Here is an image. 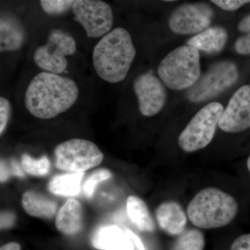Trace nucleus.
<instances>
[{"label":"nucleus","mask_w":250,"mask_h":250,"mask_svg":"<svg viewBox=\"0 0 250 250\" xmlns=\"http://www.w3.org/2000/svg\"><path fill=\"white\" fill-rule=\"evenodd\" d=\"M247 165H248V169H249L250 172V156L249 159H248V162H247Z\"/></svg>","instance_id":"obj_34"},{"label":"nucleus","mask_w":250,"mask_h":250,"mask_svg":"<svg viewBox=\"0 0 250 250\" xmlns=\"http://www.w3.org/2000/svg\"><path fill=\"white\" fill-rule=\"evenodd\" d=\"M212 2L220 9L228 11H233L240 9L245 4H249V0H213Z\"/></svg>","instance_id":"obj_26"},{"label":"nucleus","mask_w":250,"mask_h":250,"mask_svg":"<svg viewBox=\"0 0 250 250\" xmlns=\"http://www.w3.org/2000/svg\"><path fill=\"white\" fill-rule=\"evenodd\" d=\"M228 37V33L223 28H208L189 39L187 45L207 53H217L226 45Z\"/></svg>","instance_id":"obj_18"},{"label":"nucleus","mask_w":250,"mask_h":250,"mask_svg":"<svg viewBox=\"0 0 250 250\" xmlns=\"http://www.w3.org/2000/svg\"><path fill=\"white\" fill-rule=\"evenodd\" d=\"M99 250H134V245L125 231L116 225H104L94 233L91 241Z\"/></svg>","instance_id":"obj_14"},{"label":"nucleus","mask_w":250,"mask_h":250,"mask_svg":"<svg viewBox=\"0 0 250 250\" xmlns=\"http://www.w3.org/2000/svg\"><path fill=\"white\" fill-rule=\"evenodd\" d=\"M223 111L221 104L212 103L197 112L179 135L181 149L186 152H193L207 147L214 137Z\"/></svg>","instance_id":"obj_5"},{"label":"nucleus","mask_w":250,"mask_h":250,"mask_svg":"<svg viewBox=\"0 0 250 250\" xmlns=\"http://www.w3.org/2000/svg\"><path fill=\"white\" fill-rule=\"evenodd\" d=\"M213 11L208 5L202 3L181 5L172 11L169 27L179 35L200 34L208 29Z\"/></svg>","instance_id":"obj_10"},{"label":"nucleus","mask_w":250,"mask_h":250,"mask_svg":"<svg viewBox=\"0 0 250 250\" xmlns=\"http://www.w3.org/2000/svg\"><path fill=\"white\" fill-rule=\"evenodd\" d=\"M134 90L139 111L143 116H156L165 106L167 91L162 81L151 73H144L136 79Z\"/></svg>","instance_id":"obj_11"},{"label":"nucleus","mask_w":250,"mask_h":250,"mask_svg":"<svg viewBox=\"0 0 250 250\" xmlns=\"http://www.w3.org/2000/svg\"><path fill=\"white\" fill-rule=\"evenodd\" d=\"M201 74L200 52L190 45L174 49L161 61L158 75L164 85L174 90L191 88Z\"/></svg>","instance_id":"obj_4"},{"label":"nucleus","mask_w":250,"mask_h":250,"mask_svg":"<svg viewBox=\"0 0 250 250\" xmlns=\"http://www.w3.org/2000/svg\"><path fill=\"white\" fill-rule=\"evenodd\" d=\"M0 250H21V247L16 242H11L1 246Z\"/></svg>","instance_id":"obj_33"},{"label":"nucleus","mask_w":250,"mask_h":250,"mask_svg":"<svg viewBox=\"0 0 250 250\" xmlns=\"http://www.w3.org/2000/svg\"><path fill=\"white\" fill-rule=\"evenodd\" d=\"M55 165L61 170L84 172L103 162L104 154L95 143L73 139L59 144L54 151Z\"/></svg>","instance_id":"obj_6"},{"label":"nucleus","mask_w":250,"mask_h":250,"mask_svg":"<svg viewBox=\"0 0 250 250\" xmlns=\"http://www.w3.org/2000/svg\"><path fill=\"white\" fill-rule=\"evenodd\" d=\"M15 221H16V216L14 213L9 211L1 212V229H6L14 226Z\"/></svg>","instance_id":"obj_29"},{"label":"nucleus","mask_w":250,"mask_h":250,"mask_svg":"<svg viewBox=\"0 0 250 250\" xmlns=\"http://www.w3.org/2000/svg\"><path fill=\"white\" fill-rule=\"evenodd\" d=\"M238 208L234 197L216 188L208 187L192 199L187 213L195 226L209 229L229 225L236 217Z\"/></svg>","instance_id":"obj_3"},{"label":"nucleus","mask_w":250,"mask_h":250,"mask_svg":"<svg viewBox=\"0 0 250 250\" xmlns=\"http://www.w3.org/2000/svg\"><path fill=\"white\" fill-rule=\"evenodd\" d=\"M74 20L89 38L102 37L111 31L113 14L111 6L100 0H76L72 8Z\"/></svg>","instance_id":"obj_9"},{"label":"nucleus","mask_w":250,"mask_h":250,"mask_svg":"<svg viewBox=\"0 0 250 250\" xmlns=\"http://www.w3.org/2000/svg\"><path fill=\"white\" fill-rule=\"evenodd\" d=\"M235 49L242 55L250 54V32L240 37L235 42Z\"/></svg>","instance_id":"obj_27"},{"label":"nucleus","mask_w":250,"mask_h":250,"mask_svg":"<svg viewBox=\"0 0 250 250\" xmlns=\"http://www.w3.org/2000/svg\"><path fill=\"white\" fill-rule=\"evenodd\" d=\"M238 79V68L233 62H219L189 89L188 98L192 103L207 101L234 84Z\"/></svg>","instance_id":"obj_8"},{"label":"nucleus","mask_w":250,"mask_h":250,"mask_svg":"<svg viewBox=\"0 0 250 250\" xmlns=\"http://www.w3.org/2000/svg\"><path fill=\"white\" fill-rule=\"evenodd\" d=\"M21 203L27 214L35 218H53L58 208L57 202L54 200L34 190L24 192Z\"/></svg>","instance_id":"obj_17"},{"label":"nucleus","mask_w":250,"mask_h":250,"mask_svg":"<svg viewBox=\"0 0 250 250\" xmlns=\"http://www.w3.org/2000/svg\"><path fill=\"white\" fill-rule=\"evenodd\" d=\"M11 175L9 166H6L4 161H1V182H5Z\"/></svg>","instance_id":"obj_32"},{"label":"nucleus","mask_w":250,"mask_h":250,"mask_svg":"<svg viewBox=\"0 0 250 250\" xmlns=\"http://www.w3.org/2000/svg\"><path fill=\"white\" fill-rule=\"evenodd\" d=\"M156 217L161 229L174 236L183 232L187 223L183 208L174 201L164 202L159 205L156 208Z\"/></svg>","instance_id":"obj_15"},{"label":"nucleus","mask_w":250,"mask_h":250,"mask_svg":"<svg viewBox=\"0 0 250 250\" xmlns=\"http://www.w3.org/2000/svg\"><path fill=\"white\" fill-rule=\"evenodd\" d=\"M25 29L21 21L11 15H1L0 20V52H14L25 41Z\"/></svg>","instance_id":"obj_16"},{"label":"nucleus","mask_w":250,"mask_h":250,"mask_svg":"<svg viewBox=\"0 0 250 250\" xmlns=\"http://www.w3.org/2000/svg\"><path fill=\"white\" fill-rule=\"evenodd\" d=\"M111 177V171L108 169L100 168L94 171L83 184V191L85 197L88 199L91 198L97 185Z\"/></svg>","instance_id":"obj_23"},{"label":"nucleus","mask_w":250,"mask_h":250,"mask_svg":"<svg viewBox=\"0 0 250 250\" xmlns=\"http://www.w3.org/2000/svg\"><path fill=\"white\" fill-rule=\"evenodd\" d=\"M79 94L78 85L72 79L42 72L29 82L24 104L33 116L51 119L70 109L76 103Z\"/></svg>","instance_id":"obj_1"},{"label":"nucleus","mask_w":250,"mask_h":250,"mask_svg":"<svg viewBox=\"0 0 250 250\" xmlns=\"http://www.w3.org/2000/svg\"><path fill=\"white\" fill-rule=\"evenodd\" d=\"M84 224L83 207L76 199L70 198L59 209L55 220V226L59 232L73 236L82 231Z\"/></svg>","instance_id":"obj_13"},{"label":"nucleus","mask_w":250,"mask_h":250,"mask_svg":"<svg viewBox=\"0 0 250 250\" xmlns=\"http://www.w3.org/2000/svg\"><path fill=\"white\" fill-rule=\"evenodd\" d=\"M136 54L128 31L116 28L103 36L94 47V68L102 80L111 83H119L126 78Z\"/></svg>","instance_id":"obj_2"},{"label":"nucleus","mask_w":250,"mask_h":250,"mask_svg":"<svg viewBox=\"0 0 250 250\" xmlns=\"http://www.w3.org/2000/svg\"><path fill=\"white\" fill-rule=\"evenodd\" d=\"M83 176L84 172H69L56 175L49 182V190L59 196H76L81 191Z\"/></svg>","instance_id":"obj_19"},{"label":"nucleus","mask_w":250,"mask_h":250,"mask_svg":"<svg viewBox=\"0 0 250 250\" xmlns=\"http://www.w3.org/2000/svg\"><path fill=\"white\" fill-rule=\"evenodd\" d=\"M76 41L70 34L60 29H52L47 42L36 49L34 62L43 72L61 75L67 67L66 57L75 54Z\"/></svg>","instance_id":"obj_7"},{"label":"nucleus","mask_w":250,"mask_h":250,"mask_svg":"<svg viewBox=\"0 0 250 250\" xmlns=\"http://www.w3.org/2000/svg\"><path fill=\"white\" fill-rule=\"evenodd\" d=\"M75 1L72 0H42L41 8L49 16H59L72 9Z\"/></svg>","instance_id":"obj_24"},{"label":"nucleus","mask_w":250,"mask_h":250,"mask_svg":"<svg viewBox=\"0 0 250 250\" xmlns=\"http://www.w3.org/2000/svg\"><path fill=\"white\" fill-rule=\"evenodd\" d=\"M218 126L228 133H238L250 127V85L238 88L232 95L219 121Z\"/></svg>","instance_id":"obj_12"},{"label":"nucleus","mask_w":250,"mask_h":250,"mask_svg":"<svg viewBox=\"0 0 250 250\" xmlns=\"http://www.w3.org/2000/svg\"><path fill=\"white\" fill-rule=\"evenodd\" d=\"M231 250H250V233L237 238L231 245Z\"/></svg>","instance_id":"obj_28"},{"label":"nucleus","mask_w":250,"mask_h":250,"mask_svg":"<svg viewBox=\"0 0 250 250\" xmlns=\"http://www.w3.org/2000/svg\"><path fill=\"white\" fill-rule=\"evenodd\" d=\"M126 211L135 226L139 230L152 232L155 225L146 202L140 197L131 195L126 200Z\"/></svg>","instance_id":"obj_20"},{"label":"nucleus","mask_w":250,"mask_h":250,"mask_svg":"<svg viewBox=\"0 0 250 250\" xmlns=\"http://www.w3.org/2000/svg\"><path fill=\"white\" fill-rule=\"evenodd\" d=\"M238 30L244 34H248L250 32V14L246 16L239 22L238 26Z\"/></svg>","instance_id":"obj_31"},{"label":"nucleus","mask_w":250,"mask_h":250,"mask_svg":"<svg viewBox=\"0 0 250 250\" xmlns=\"http://www.w3.org/2000/svg\"><path fill=\"white\" fill-rule=\"evenodd\" d=\"M125 233L129 237L131 241L133 242V243H134V245L136 246L138 249L139 250H146L144 245H143L142 241H141V240L140 239L139 237L137 235L135 234L133 231L128 229H125Z\"/></svg>","instance_id":"obj_30"},{"label":"nucleus","mask_w":250,"mask_h":250,"mask_svg":"<svg viewBox=\"0 0 250 250\" xmlns=\"http://www.w3.org/2000/svg\"><path fill=\"white\" fill-rule=\"evenodd\" d=\"M11 105L7 99L0 98V134H4L11 116Z\"/></svg>","instance_id":"obj_25"},{"label":"nucleus","mask_w":250,"mask_h":250,"mask_svg":"<svg viewBox=\"0 0 250 250\" xmlns=\"http://www.w3.org/2000/svg\"><path fill=\"white\" fill-rule=\"evenodd\" d=\"M205 245V237L201 231L190 229L179 237L172 250H203Z\"/></svg>","instance_id":"obj_22"},{"label":"nucleus","mask_w":250,"mask_h":250,"mask_svg":"<svg viewBox=\"0 0 250 250\" xmlns=\"http://www.w3.org/2000/svg\"><path fill=\"white\" fill-rule=\"evenodd\" d=\"M22 170L34 177H45L50 169V161L46 156L34 159L29 154H24L21 157Z\"/></svg>","instance_id":"obj_21"}]
</instances>
